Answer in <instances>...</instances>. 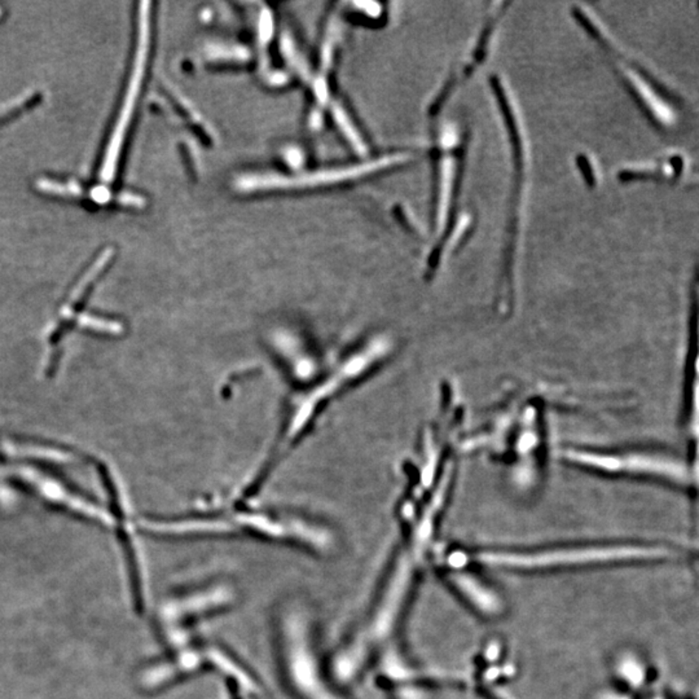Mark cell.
<instances>
[{
	"label": "cell",
	"mask_w": 699,
	"mask_h": 699,
	"mask_svg": "<svg viewBox=\"0 0 699 699\" xmlns=\"http://www.w3.org/2000/svg\"><path fill=\"white\" fill-rule=\"evenodd\" d=\"M675 556L661 545L613 544L548 548L542 551H455L447 557L449 570H463L471 563L486 568L516 571H544L552 568H583L611 563L662 561Z\"/></svg>",
	"instance_id": "obj_1"
},
{
	"label": "cell",
	"mask_w": 699,
	"mask_h": 699,
	"mask_svg": "<svg viewBox=\"0 0 699 699\" xmlns=\"http://www.w3.org/2000/svg\"><path fill=\"white\" fill-rule=\"evenodd\" d=\"M280 652L290 687L302 699H346L322 673L308 614L288 608L280 619Z\"/></svg>",
	"instance_id": "obj_2"
},
{
	"label": "cell",
	"mask_w": 699,
	"mask_h": 699,
	"mask_svg": "<svg viewBox=\"0 0 699 699\" xmlns=\"http://www.w3.org/2000/svg\"><path fill=\"white\" fill-rule=\"evenodd\" d=\"M410 155L395 153L382 158L367 161L347 168L318 170L304 174L282 175L276 172H249L240 175L234 182V191L239 194H258V192L290 191V189L315 188L320 186L351 182L367 175L376 174L390 168L409 163Z\"/></svg>",
	"instance_id": "obj_3"
},
{
	"label": "cell",
	"mask_w": 699,
	"mask_h": 699,
	"mask_svg": "<svg viewBox=\"0 0 699 699\" xmlns=\"http://www.w3.org/2000/svg\"><path fill=\"white\" fill-rule=\"evenodd\" d=\"M387 345L386 341H382L378 338L369 344V346L364 347L359 351L356 355L351 356L349 361H345V364L339 368L338 372H336L330 380L325 382L322 386L310 393L307 398L301 401L299 406L294 409L291 413L290 424L282 434V441H280L279 447L274 452L273 463L280 457L285 454L290 449L291 444L301 438L302 433L306 427L310 424L311 418L314 417V413L320 409L325 401L332 398L333 393L339 392L345 385H350V382L355 381L356 378L361 377L364 372L370 370L376 361H380L386 353Z\"/></svg>",
	"instance_id": "obj_4"
},
{
	"label": "cell",
	"mask_w": 699,
	"mask_h": 699,
	"mask_svg": "<svg viewBox=\"0 0 699 699\" xmlns=\"http://www.w3.org/2000/svg\"><path fill=\"white\" fill-rule=\"evenodd\" d=\"M143 10L140 12V33H139V46L137 60H135L134 73L131 75V83L127 92L124 106L122 107L120 121L113 132L110 147L107 149L106 161H104L103 172L101 177L109 182L115 174V163H117L118 152L121 149L122 141L126 134L127 124L132 115L135 103H137L138 93L140 91L141 81H143L144 70H146L147 59H148L149 38H151V24H149V3L141 4Z\"/></svg>",
	"instance_id": "obj_5"
},
{
	"label": "cell",
	"mask_w": 699,
	"mask_h": 699,
	"mask_svg": "<svg viewBox=\"0 0 699 699\" xmlns=\"http://www.w3.org/2000/svg\"><path fill=\"white\" fill-rule=\"evenodd\" d=\"M234 600L236 593L234 588L223 583L174 600L165 608L166 624L171 631L170 638L177 641L184 624L231 607Z\"/></svg>",
	"instance_id": "obj_6"
},
{
	"label": "cell",
	"mask_w": 699,
	"mask_h": 699,
	"mask_svg": "<svg viewBox=\"0 0 699 699\" xmlns=\"http://www.w3.org/2000/svg\"><path fill=\"white\" fill-rule=\"evenodd\" d=\"M444 580L454 592L482 618L494 621L505 616L508 605L503 594L468 568L447 570Z\"/></svg>",
	"instance_id": "obj_7"
},
{
	"label": "cell",
	"mask_w": 699,
	"mask_h": 699,
	"mask_svg": "<svg viewBox=\"0 0 699 699\" xmlns=\"http://www.w3.org/2000/svg\"><path fill=\"white\" fill-rule=\"evenodd\" d=\"M563 457L574 463L587 464L592 465L593 468L605 469V471H630V472H645V473H658V474H672L675 480L680 478V468L678 464L670 463V461L654 460V458L647 457H600L596 455L582 454L576 451L562 452Z\"/></svg>",
	"instance_id": "obj_8"
},
{
	"label": "cell",
	"mask_w": 699,
	"mask_h": 699,
	"mask_svg": "<svg viewBox=\"0 0 699 699\" xmlns=\"http://www.w3.org/2000/svg\"><path fill=\"white\" fill-rule=\"evenodd\" d=\"M611 670L624 689L636 695L647 687L650 670L647 661L633 650L625 649L616 653L611 661Z\"/></svg>",
	"instance_id": "obj_9"
},
{
	"label": "cell",
	"mask_w": 699,
	"mask_h": 699,
	"mask_svg": "<svg viewBox=\"0 0 699 699\" xmlns=\"http://www.w3.org/2000/svg\"><path fill=\"white\" fill-rule=\"evenodd\" d=\"M332 113L336 123L338 124L342 134L349 140L351 147H353L356 152L364 155V153L367 152V146H365L363 138L361 137L356 127L353 126V122L351 121L346 110L342 107L341 104L336 103L333 104Z\"/></svg>",
	"instance_id": "obj_10"
},
{
	"label": "cell",
	"mask_w": 699,
	"mask_h": 699,
	"mask_svg": "<svg viewBox=\"0 0 699 699\" xmlns=\"http://www.w3.org/2000/svg\"><path fill=\"white\" fill-rule=\"evenodd\" d=\"M209 61H234L242 62L249 59V51L245 47L234 44H209L205 51Z\"/></svg>",
	"instance_id": "obj_11"
},
{
	"label": "cell",
	"mask_w": 699,
	"mask_h": 699,
	"mask_svg": "<svg viewBox=\"0 0 699 699\" xmlns=\"http://www.w3.org/2000/svg\"><path fill=\"white\" fill-rule=\"evenodd\" d=\"M504 642L500 639H489L483 645L482 652H481V659H482L485 666H491V664H497L504 661Z\"/></svg>",
	"instance_id": "obj_12"
},
{
	"label": "cell",
	"mask_w": 699,
	"mask_h": 699,
	"mask_svg": "<svg viewBox=\"0 0 699 699\" xmlns=\"http://www.w3.org/2000/svg\"><path fill=\"white\" fill-rule=\"evenodd\" d=\"M592 699H636V695H631L624 689L605 687V689L599 690Z\"/></svg>",
	"instance_id": "obj_13"
},
{
	"label": "cell",
	"mask_w": 699,
	"mask_h": 699,
	"mask_svg": "<svg viewBox=\"0 0 699 699\" xmlns=\"http://www.w3.org/2000/svg\"><path fill=\"white\" fill-rule=\"evenodd\" d=\"M284 157L285 161L293 168L301 166L304 163V153L299 151L298 148H288L284 153Z\"/></svg>",
	"instance_id": "obj_14"
},
{
	"label": "cell",
	"mask_w": 699,
	"mask_h": 699,
	"mask_svg": "<svg viewBox=\"0 0 699 699\" xmlns=\"http://www.w3.org/2000/svg\"><path fill=\"white\" fill-rule=\"evenodd\" d=\"M483 689H485V692L489 697L494 699H516L512 697L511 693L506 692L505 689L500 687H483Z\"/></svg>",
	"instance_id": "obj_15"
},
{
	"label": "cell",
	"mask_w": 699,
	"mask_h": 699,
	"mask_svg": "<svg viewBox=\"0 0 699 699\" xmlns=\"http://www.w3.org/2000/svg\"><path fill=\"white\" fill-rule=\"evenodd\" d=\"M647 699H670V698L666 697V695H650V697H647Z\"/></svg>",
	"instance_id": "obj_16"
}]
</instances>
